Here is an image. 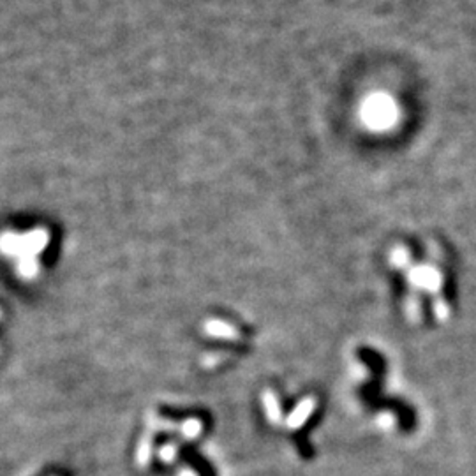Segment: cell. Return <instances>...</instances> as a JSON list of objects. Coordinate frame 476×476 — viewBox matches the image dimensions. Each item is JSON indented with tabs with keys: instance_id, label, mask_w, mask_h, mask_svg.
Masks as SVG:
<instances>
[{
	"instance_id": "1",
	"label": "cell",
	"mask_w": 476,
	"mask_h": 476,
	"mask_svg": "<svg viewBox=\"0 0 476 476\" xmlns=\"http://www.w3.org/2000/svg\"><path fill=\"white\" fill-rule=\"evenodd\" d=\"M362 122L374 133H381L390 129L399 120L400 110L393 98L386 94H374L367 98L362 104Z\"/></svg>"
},
{
	"instance_id": "4",
	"label": "cell",
	"mask_w": 476,
	"mask_h": 476,
	"mask_svg": "<svg viewBox=\"0 0 476 476\" xmlns=\"http://www.w3.org/2000/svg\"><path fill=\"white\" fill-rule=\"evenodd\" d=\"M263 406H265V413L269 422L272 423L284 422V418H282L281 404H279L277 395H275L272 390H265V392H263Z\"/></svg>"
},
{
	"instance_id": "8",
	"label": "cell",
	"mask_w": 476,
	"mask_h": 476,
	"mask_svg": "<svg viewBox=\"0 0 476 476\" xmlns=\"http://www.w3.org/2000/svg\"><path fill=\"white\" fill-rule=\"evenodd\" d=\"M433 309H434V314H436V319L441 323H446L450 319V306L448 302H446L443 296H434V302H433Z\"/></svg>"
},
{
	"instance_id": "2",
	"label": "cell",
	"mask_w": 476,
	"mask_h": 476,
	"mask_svg": "<svg viewBox=\"0 0 476 476\" xmlns=\"http://www.w3.org/2000/svg\"><path fill=\"white\" fill-rule=\"evenodd\" d=\"M406 281L411 291H427L434 296H440L443 289V274L438 267L430 263L413 265L406 270Z\"/></svg>"
},
{
	"instance_id": "9",
	"label": "cell",
	"mask_w": 476,
	"mask_h": 476,
	"mask_svg": "<svg viewBox=\"0 0 476 476\" xmlns=\"http://www.w3.org/2000/svg\"><path fill=\"white\" fill-rule=\"evenodd\" d=\"M378 425L386 430L392 429V427L395 425V416H393L392 413H381V415L378 416Z\"/></svg>"
},
{
	"instance_id": "3",
	"label": "cell",
	"mask_w": 476,
	"mask_h": 476,
	"mask_svg": "<svg viewBox=\"0 0 476 476\" xmlns=\"http://www.w3.org/2000/svg\"><path fill=\"white\" fill-rule=\"evenodd\" d=\"M314 409H316L314 397H306V399L300 400V403L295 406V409L289 413L288 418L284 420V425L288 427L289 430L300 429V427H302L304 423L311 418V415L314 413Z\"/></svg>"
},
{
	"instance_id": "7",
	"label": "cell",
	"mask_w": 476,
	"mask_h": 476,
	"mask_svg": "<svg viewBox=\"0 0 476 476\" xmlns=\"http://www.w3.org/2000/svg\"><path fill=\"white\" fill-rule=\"evenodd\" d=\"M208 333H212V336H217V337H226V339H237L238 337L237 330L222 321L208 323Z\"/></svg>"
},
{
	"instance_id": "6",
	"label": "cell",
	"mask_w": 476,
	"mask_h": 476,
	"mask_svg": "<svg viewBox=\"0 0 476 476\" xmlns=\"http://www.w3.org/2000/svg\"><path fill=\"white\" fill-rule=\"evenodd\" d=\"M406 314L408 319L411 323H418L422 319V302H420V296L416 291H411L406 299Z\"/></svg>"
},
{
	"instance_id": "5",
	"label": "cell",
	"mask_w": 476,
	"mask_h": 476,
	"mask_svg": "<svg viewBox=\"0 0 476 476\" xmlns=\"http://www.w3.org/2000/svg\"><path fill=\"white\" fill-rule=\"evenodd\" d=\"M388 259L393 269L408 270L409 267H411V254H409V249L406 245H395V247L390 251Z\"/></svg>"
}]
</instances>
